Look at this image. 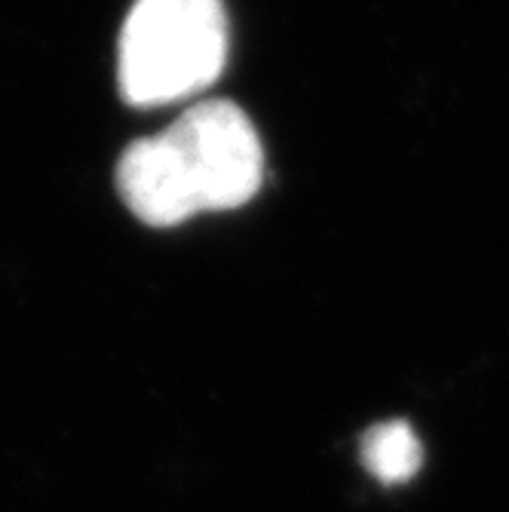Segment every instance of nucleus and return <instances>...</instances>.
<instances>
[{
	"instance_id": "1",
	"label": "nucleus",
	"mask_w": 509,
	"mask_h": 512,
	"mask_svg": "<svg viewBox=\"0 0 509 512\" xmlns=\"http://www.w3.org/2000/svg\"><path fill=\"white\" fill-rule=\"evenodd\" d=\"M261 175L264 151L252 120L237 105L212 99L129 145L117 166V191L135 218L175 227L200 212L240 209L258 194Z\"/></svg>"
},
{
	"instance_id": "2",
	"label": "nucleus",
	"mask_w": 509,
	"mask_h": 512,
	"mask_svg": "<svg viewBox=\"0 0 509 512\" xmlns=\"http://www.w3.org/2000/svg\"><path fill=\"white\" fill-rule=\"evenodd\" d=\"M227 62L221 0H135L120 46L117 80L135 108H163L209 89Z\"/></svg>"
},
{
	"instance_id": "3",
	"label": "nucleus",
	"mask_w": 509,
	"mask_h": 512,
	"mask_svg": "<svg viewBox=\"0 0 509 512\" xmlns=\"http://www.w3.org/2000/svg\"><path fill=\"white\" fill-rule=\"evenodd\" d=\"M362 460L372 476L387 485H399L421 470L424 448L405 421H387L362 436Z\"/></svg>"
}]
</instances>
